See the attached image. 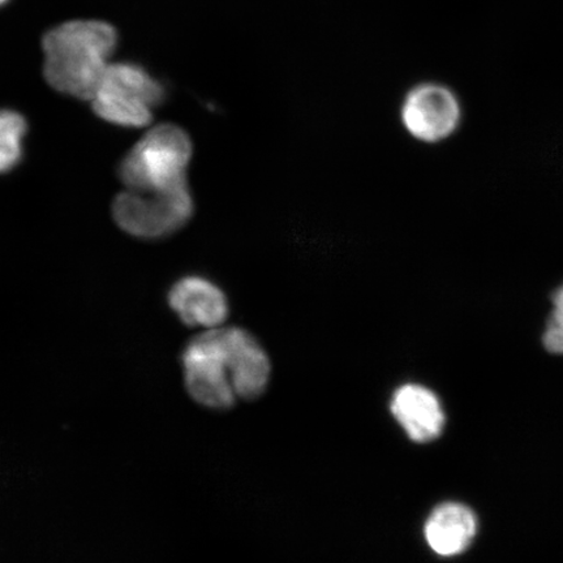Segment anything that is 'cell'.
Segmentation results:
<instances>
[{
  "mask_svg": "<svg viewBox=\"0 0 563 563\" xmlns=\"http://www.w3.org/2000/svg\"><path fill=\"white\" fill-rule=\"evenodd\" d=\"M181 362L189 396L217 410L231 407L236 398L262 396L269 383V357L241 328H216L196 336Z\"/></svg>",
  "mask_w": 563,
  "mask_h": 563,
  "instance_id": "6da1fadb",
  "label": "cell"
},
{
  "mask_svg": "<svg viewBox=\"0 0 563 563\" xmlns=\"http://www.w3.org/2000/svg\"><path fill=\"white\" fill-rule=\"evenodd\" d=\"M118 42L115 27L100 20H74L45 34V79L63 95L91 100Z\"/></svg>",
  "mask_w": 563,
  "mask_h": 563,
  "instance_id": "7a4b0ae2",
  "label": "cell"
},
{
  "mask_svg": "<svg viewBox=\"0 0 563 563\" xmlns=\"http://www.w3.org/2000/svg\"><path fill=\"white\" fill-rule=\"evenodd\" d=\"M191 157L192 143L187 132L178 125L161 124L126 154L119 166V178L132 191H166L187 183Z\"/></svg>",
  "mask_w": 563,
  "mask_h": 563,
  "instance_id": "3957f363",
  "label": "cell"
},
{
  "mask_svg": "<svg viewBox=\"0 0 563 563\" xmlns=\"http://www.w3.org/2000/svg\"><path fill=\"white\" fill-rule=\"evenodd\" d=\"M165 88L135 63H110L91 104L111 124L140 129L152 122L153 109L165 100Z\"/></svg>",
  "mask_w": 563,
  "mask_h": 563,
  "instance_id": "277c9868",
  "label": "cell"
},
{
  "mask_svg": "<svg viewBox=\"0 0 563 563\" xmlns=\"http://www.w3.org/2000/svg\"><path fill=\"white\" fill-rule=\"evenodd\" d=\"M194 199L187 183L166 191H126L117 197L112 213L118 227L141 239L173 234L191 220Z\"/></svg>",
  "mask_w": 563,
  "mask_h": 563,
  "instance_id": "5b68a950",
  "label": "cell"
},
{
  "mask_svg": "<svg viewBox=\"0 0 563 563\" xmlns=\"http://www.w3.org/2000/svg\"><path fill=\"white\" fill-rule=\"evenodd\" d=\"M400 117L412 137L435 144L453 135L462 111L452 90L439 84H422L407 95Z\"/></svg>",
  "mask_w": 563,
  "mask_h": 563,
  "instance_id": "8992f818",
  "label": "cell"
},
{
  "mask_svg": "<svg viewBox=\"0 0 563 563\" xmlns=\"http://www.w3.org/2000/svg\"><path fill=\"white\" fill-rule=\"evenodd\" d=\"M168 305L186 325L208 330L223 325L230 311L228 297L221 288L199 276L176 282L168 292Z\"/></svg>",
  "mask_w": 563,
  "mask_h": 563,
  "instance_id": "52a82bcc",
  "label": "cell"
},
{
  "mask_svg": "<svg viewBox=\"0 0 563 563\" xmlns=\"http://www.w3.org/2000/svg\"><path fill=\"white\" fill-rule=\"evenodd\" d=\"M391 412L408 438L427 443L439 439L445 428V412L440 399L418 384L400 386L391 399Z\"/></svg>",
  "mask_w": 563,
  "mask_h": 563,
  "instance_id": "ba28073f",
  "label": "cell"
},
{
  "mask_svg": "<svg viewBox=\"0 0 563 563\" xmlns=\"http://www.w3.org/2000/svg\"><path fill=\"white\" fill-rule=\"evenodd\" d=\"M478 530L476 514L460 503H445L429 516L424 537L429 548L441 558H455L474 543Z\"/></svg>",
  "mask_w": 563,
  "mask_h": 563,
  "instance_id": "9c48e42d",
  "label": "cell"
},
{
  "mask_svg": "<svg viewBox=\"0 0 563 563\" xmlns=\"http://www.w3.org/2000/svg\"><path fill=\"white\" fill-rule=\"evenodd\" d=\"M26 132L23 115L13 110H0V174L10 173L20 165Z\"/></svg>",
  "mask_w": 563,
  "mask_h": 563,
  "instance_id": "30bf717a",
  "label": "cell"
},
{
  "mask_svg": "<svg viewBox=\"0 0 563 563\" xmlns=\"http://www.w3.org/2000/svg\"><path fill=\"white\" fill-rule=\"evenodd\" d=\"M552 306V312L544 329L543 343L551 354L563 355V285L553 292Z\"/></svg>",
  "mask_w": 563,
  "mask_h": 563,
  "instance_id": "8fae6325",
  "label": "cell"
},
{
  "mask_svg": "<svg viewBox=\"0 0 563 563\" xmlns=\"http://www.w3.org/2000/svg\"><path fill=\"white\" fill-rule=\"evenodd\" d=\"M5 2H7V0H0V5H2Z\"/></svg>",
  "mask_w": 563,
  "mask_h": 563,
  "instance_id": "7c38bea8",
  "label": "cell"
}]
</instances>
